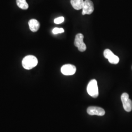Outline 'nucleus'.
Returning <instances> with one entry per match:
<instances>
[{"instance_id": "f257e3e1", "label": "nucleus", "mask_w": 132, "mask_h": 132, "mask_svg": "<svg viewBox=\"0 0 132 132\" xmlns=\"http://www.w3.org/2000/svg\"><path fill=\"white\" fill-rule=\"evenodd\" d=\"M38 60L33 55H28L22 60V66L26 70H31L37 66Z\"/></svg>"}, {"instance_id": "f03ea898", "label": "nucleus", "mask_w": 132, "mask_h": 132, "mask_svg": "<svg viewBox=\"0 0 132 132\" xmlns=\"http://www.w3.org/2000/svg\"><path fill=\"white\" fill-rule=\"evenodd\" d=\"M87 90L90 96L93 98H96L99 95L97 81L95 79L90 80L87 86Z\"/></svg>"}, {"instance_id": "7ed1b4c3", "label": "nucleus", "mask_w": 132, "mask_h": 132, "mask_svg": "<svg viewBox=\"0 0 132 132\" xmlns=\"http://www.w3.org/2000/svg\"><path fill=\"white\" fill-rule=\"evenodd\" d=\"M84 35L81 33H78L76 35L75 40V45L81 52H84L86 50V46L83 41Z\"/></svg>"}, {"instance_id": "20e7f679", "label": "nucleus", "mask_w": 132, "mask_h": 132, "mask_svg": "<svg viewBox=\"0 0 132 132\" xmlns=\"http://www.w3.org/2000/svg\"><path fill=\"white\" fill-rule=\"evenodd\" d=\"M121 100L122 102L124 109L127 112H130L132 110V101L129 99L127 93H124L121 96Z\"/></svg>"}, {"instance_id": "39448f33", "label": "nucleus", "mask_w": 132, "mask_h": 132, "mask_svg": "<svg viewBox=\"0 0 132 132\" xmlns=\"http://www.w3.org/2000/svg\"><path fill=\"white\" fill-rule=\"evenodd\" d=\"M104 56L105 58L108 59L110 63L112 64H117L119 61V58L118 56L114 54L109 49H106L104 51Z\"/></svg>"}, {"instance_id": "423d86ee", "label": "nucleus", "mask_w": 132, "mask_h": 132, "mask_svg": "<svg viewBox=\"0 0 132 132\" xmlns=\"http://www.w3.org/2000/svg\"><path fill=\"white\" fill-rule=\"evenodd\" d=\"M94 11V4L90 0H85L82 8V15L91 14Z\"/></svg>"}, {"instance_id": "0eeeda50", "label": "nucleus", "mask_w": 132, "mask_h": 132, "mask_svg": "<svg viewBox=\"0 0 132 132\" xmlns=\"http://www.w3.org/2000/svg\"><path fill=\"white\" fill-rule=\"evenodd\" d=\"M76 66L71 64H66L62 67L61 71L65 76H72L76 73Z\"/></svg>"}, {"instance_id": "6e6552de", "label": "nucleus", "mask_w": 132, "mask_h": 132, "mask_svg": "<svg viewBox=\"0 0 132 132\" xmlns=\"http://www.w3.org/2000/svg\"><path fill=\"white\" fill-rule=\"evenodd\" d=\"M87 113L91 116L96 115L98 116H103L105 113L104 109L99 107L90 106L87 109Z\"/></svg>"}, {"instance_id": "1a4fd4ad", "label": "nucleus", "mask_w": 132, "mask_h": 132, "mask_svg": "<svg viewBox=\"0 0 132 132\" xmlns=\"http://www.w3.org/2000/svg\"><path fill=\"white\" fill-rule=\"evenodd\" d=\"M30 30L32 32H36L40 28V23L36 19H31L28 22Z\"/></svg>"}, {"instance_id": "9d476101", "label": "nucleus", "mask_w": 132, "mask_h": 132, "mask_svg": "<svg viewBox=\"0 0 132 132\" xmlns=\"http://www.w3.org/2000/svg\"><path fill=\"white\" fill-rule=\"evenodd\" d=\"M84 1L83 0H71V4L74 9L80 10L82 9Z\"/></svg>"}, {"instance_id": "9b49d317", "label": "nucleus", "mask_w": 132, "mask_h": 132, "mask_svg": "<svg viewBox=\"0 0 132 132\" xmlns=\"http://www.w3.org/2000/svg\"><path fill=\"white\" fill-rule=\"evenodd\" d=\"M16 3L19 8L22 10H27L28 8V4L26 0H16Z\"/></svg>"}, {"instance_id": "f8f14e48", "label": "nucleus", "mask_w": 132, "mask_h": 132, "mask_svg": "<svg viewBox=\"0 0 132 132\" xmlns=\"http://www.w3.org/2000/svg\"><path fill=\"white\" fill-rule=\"evenodd\" d=\"M64 32V29L62 28H53L52 30V33L54 34H57L58 33H63Z\"/></svg>"}, {"instance_id": "ddd939ff", "label": "nucleus", "mask_w": 132, "mask_h": 132, "mask_svg": "<svg viewBox=\"0 0 132 132\" xmlns=\"http://www.w3.org/2000/svg\"><path fill=\"white\" fill-rule=\"evenodd\" d=\"M64 21V18L63 17H58L56 19H54V22L56 24H60L62 23Z\"/></svg>"}]
</instances>
